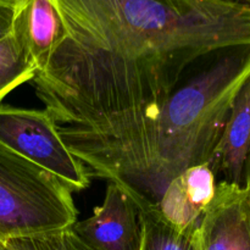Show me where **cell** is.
<instances>
[{
    "mask_svg": "<svg viewBox=\"0 0 250 250\" xmlns=\"http://www.w3.org/2000/svg\"><path fill=\"white\" fill-rule=\"evenodd\" d=\"M65 36L33 80L68 150L94 175L142 193L153 126L190 67L250 45V6L183 12L166 0H53Z\"/></svg>",
    "mask_w": 250,
    "mask_h": 250,
    "instance_id": "6da1fadb",
    "label": "cell"
},
{
    "mask_svg": "<svg viewBox=\"0 0 250 250\" xmlns=\"http://www.w3.org/2000/svg\"><path fill=\"white\" fill-rule=\"evenodd\" d=\"M217 55L173 92L153 126L142 194L156 204L173 178L210 163L234 97L250 76V45Z\"/></svg>",
    "mask_w": 250,
    "mask_h": 250,
    "instance_id": "7a4b0ae2",
    "label": "cell"
},
{
    "mask_svg": "<svg viewBox=\"0 0 250 250\" xmlns=\"http://www.w3.org/2000/svg\"><path fill=\"white\" fill-rule=\"evenodd\" d=\"M72 190L0 146V241L56 233L77 221Z\"/></svg>",
    "mask_w": 250,
    "mask_h": 250,
    "instance_id": "3957f363",
    "label": "cell"
},
{
    "mask_svg": "<svg viewBox=\"0 0 250 250\" xmlns=\"http://www.w3.org/2000/svg\"><path fill=\"white\" fill-rule=\"evenodd\" d=\"M0 146L48 171L72 192L90 185V173L61 139L45 110L0 104Z\"/></svg>",
    "mask_w": 250,
    "mask_h": 250,
    "instance_id": "277c9868",
    "label": "cell"
},
{
    "mask_svg": "<svg viewBox=\"0 0 250 250\" xmlns=\"http://www.w3.org/2000/svg\"><path fill=\"white\" fill-rule=\"evenodd\" d=\"M92 250H142L143 226L138 207L122 185L110 181L102 205L72 226Z\"/></svg>",
    "mask_w": 250,
    "mask_h": 250,
    "instance_id": "5b68a950",
    "label": "cell"
},
{
    "mask_svg": "<svg viewBox=\"0 0 250 250\" xmlns=\"http://www.w3.org/2000/svg\"><path fill=\"white\" fill-rule=\"evenodd\" d=\"M198 250H250V188L217 182L194 229Z\"/></svg>",
    "mask_w": 250,
    "mask_h": 250,
    "instance_id": "8992f818",
    "label": "cell"
},
{
    "mask_svg": "<svg viewBox=\"0 0 250 250\" xmlns=\"http://www.w3.org/2000/svg\"><path fill=\"white\" fill-rule=\"evenodd\" d=\"M250 160V76L234 97L209 166L217 182L246 187Z\"/></svg>",
    "mask_w": 250,
    "mask_h": 250,
    "instance_id": "52a82bcc",
    "label": "cell"
},
{
    "mask_svg": "<svg viewBox=\"0 0 250 250\" xmlns=\"http://www.w3.org/2000/svg\"><path fill=\"white\" fill-rule=\"evenodd\" d=\"M11 33L39 72L61 44L65 29L53 0H14Z\"/></svg>",
    "mask_w": 250,
    "mask_h": 250,
    "instance_id": "ba28073f",
    "label": "cell"
},
{
    "mask_svg": "<svg viewBox=\"0 0 250 250\" xmlns=\"http://www.w3.org/2000/svg\"><path fill=\"white\" fill-rule=\"evenodd\" d=\"M216 186V176L209 164L193 166L166 186L158 208L175 229H193L214 199Z\"/></svg>",
    "mask_w": 250,
    "mask_h": 250,
    "instance_id": "9c48e42d",
    "label": "cell"
},
{
    "mask_svg": "<svg viewBox=\"0 0 250 250\" xmlns=\"http://www.w3.org/2000/svg\"><path fill=\"white\" fill-rule=\"evenodd\" d=\"M138 207L143 226L142 250H198L194 229L180 231L168 224L158 204L137 190L124 186Z\"/></svg>",
    "mask_w": 250,
    "mask_h": 250,
    "instance_id": "30bf717a",
    "label": "cell"
},
{
    "mask_svg": "<svg viewBox=\"0 0 250 250\" xmlns=\"http://www.w3.org/2000/svg\"><path fill=\"white\" fill-rule=\"evenodd\" d=\"M37 75V68L12 33L0 41V104L2 99Z\"/></svg>",
    "mask_w": 250,
    "mask_h": 250,
    "instance_id": "8fae6325",
    "label": "cell"
},
{
    "mask_svg": "<svg viewBox=\"0 0 250 250\" xmlns=\"http://www.w3.org/2000/svg\"><path fill=\"white\" fill-rule=\"evenodd\" d=\"M0 250H92L72 231L0 241Z\"/></svg>",
    "mask_w": 250,
    "mask_h": 250,
    "instance_id": "7c38bea8",
    "label": "cell"
},
{
    "mask_svg": "<svg viewBox=\"0 0 250 250\" xmlns=\"http://www.w3.org/2000/svg\"><path fill=\"white\" fill-rule=\"evenodd\" d=\"M171 6L180 11H202V10H208L210 7L216 6L221 1L225 0H166Z\"/></svg>",
    "mask_w": 250,
    "mask_h": 250,
    "instance_id": "4fadbf2b",
    "label": "cell"
},
{
    "mask_svg": "<svg viewBox=\"0 0 250 250\" xmlns=\"http://www.w3.org/2000/svg\"><path fill=\"white\" fill-rule=\"evenodd\" d=\"M14 0H0V41L11 32Z\"/></svg>",
    "mask_w": 250,
    "mask_h": 250,
    "instance_id": "5bb4252c",
    "label": "cell"
},
{
    "mask_svg": "<svg viewBox=\"0 0 250 250\" xmlns=\"http://www.w3.org/2000/svg\"><path fill=\"white\" fill-rule=\"evenodd\" d=\"M250 188V160H249V165H248V172H247V185Z\"/></svg>",
    "mask_w": 250,
    "mask_h": 250,
    "instance_id": "9a60e30c",
    "label": "cell"
},
{
    "mask_svg": "<svg viewBox=\"0 0 250 250\" xmlns=\"http://www.w3.org/2000/svg\"><path fill=\"white\" fill-rule=\"evenodd\" d=\"M237 1H241V2H244V4L249 5V6H250V0H237Z\"/></svg>",
    "mask_w": 250,
    "mask_h": 250,
    "instance_id": "2e32d148",
    "label": "cell"
}]
</instances>
